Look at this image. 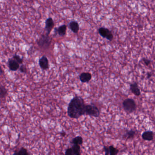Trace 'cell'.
I'll return each instance as SVG.
<instances>
[{"mask_svg": "<svg viewBox=\"0 0 155 155\" xmlns=\"http://www.w3.org/2000/svg\"><path fill=\"white\" fill-rule=\"evenodd\" d=\"M130 89L132 93L136 96L139 97L141 95V91L137 82L132 83L130 85Z\"/></svg>", "mask_w": 155, "mask_h": 155, "instance_id": "30bf717a", "label": "cell"}, {"mask_svg": "<svg viewBox=\"0 0 155 155\" xmlns=\"http://www.w3.org/2000/svg\"><path fill=\"white\" fill-rule=\"evenodd\" d=\"M54 22L53 20L51 17H49L46 19L45 21V27L44 29L46 31V34L49 35L51 31L54 26Z\"/></svg>", "mask_w": 155, "mask_h": 155, "instance_id": "8992f818", "label": "cell"}, {"mask_svg": "<svg viewBox=\"0 0 155 155\" xmlns=\"http://www.w3.org/2000/svg\"><path fill=\"white\" fill-rule=\"evenodd\" d=\"M7 65L9 69L13 72L16 71L19 68V64L13 58H10L8 59Z\"/></svg>", "mask_w": 155, "mask_h": 155, "instance_id": "52a82bcc", "label": "cell"}, {"mask_svg": "<svg viewBox=\"0 0 155 155\" xmlns=\"http://www.w3.org/2000/svg\"><path fill=\"white\" fill-rule=\"evenodd\" d=\"M123 109L126 112L132 113L137 109L136 102L133 99H126L122 103Z\"/></svg>", "mask_w": 155, "mask_h": 155, "instance_id": "3957f363", "label": "cell"}, {"mask_svg": "<svg viewBox=\"0 0 155 155\" xmlns=\"http://www.w3.org/2000/svg\"><path fill=\"white\" fill-rule=\"evenodd\" d=\"M4 74V71H3V69H2L1 67L0 66V75H2Z\"/></svg>", "mask_w": 155, "mask_h": 155, "instance_id": "484cf974", "label": "cell"}, {"mask_svg": "<svg viewBox=\"0 0 155 155\" xmlns=\"http://www.w3.org/2000/svg\"><path fill=\"white\" fill-rule=\"evenodd\" d=\"M153 135L152 131H146L142 133V138L145 141H151L153 140Z\"/></svg>", "mask_w": 155, "mask_h": 155, "instance_id": "4fadbf2b", "label": "cell"}, {"mask_svg": "<svg viewBox=\"0 0 155 155\" xmlns=\"http://www.w3.org/2000/svg\"><path fill=\"white\" fill-rule=\"evenodd\" d=\"M103 149H104V151H105V154L106 155H109V151L108 147L107 146H103Z\"/></svg>", "mask_w": 155, "mask_h": 155, "instance_id": "cb8c5ba5", "label": "cell"}, {"mask_svg": "<svg viewBox=\"0 0 155 155\" xmlns=\"http://www.w3.org/2000/svg\"><path fill=\"white\" fill-rule=\"evenodd\" d=\"M98 117L100 115V112L97 106L94 104L86 105L85 107L84 115Z\"/></svg>", "mask_w": 155, "mask_h": 155, "instance_id": "277c9868", "label": "cell"}, {"mask_svg": "<svg viewBox=\"0 0 155 155\" xmlns=\"http://www.w3.org/2000/svg\"><path fill=\"white\" fill-rule=\"evenodd\" d=\"M143 62H144V63L146 64V65H148L149 64H150L151 63V60H150L146 58H143Z\"/></svg>", "mask_w": 155, "mask_h": 155, "instance_id": "603a6c76", "label": "cell"}, {"mask_svg": "<svg viewBox=\"0 0 155 155\" xmlns=\"http://www.w3.org/2000/svg\"><path fill=\"white\" fill-rule=\"evenodd\" d=\"M109 151V155H117L119 153V150L114 147L113 146H110L108 147Z\"/></svg>", "mask_w": 155, "mask_h": 155, "instance_id": "ac0fdd59", "label": "cell"}, {"mask_svg": "<svg viewBox=\"0 0 155 155\" xmlns=\"http://www.w3.org/2000/svg\"><path fill=\"white\" fill-rule=\"evenodd\" d=\"M92 78V74L89 73H82L79 75L80 80L82 83L88 82Z\"/></svg>", "mask_w": 155, "mask_h": 155, "instance_id": "8fae6325", "label": "cell"}, {"mask_svg": "<svg viewBox=\"0 0 155 155\" xmlns=\"http://www.w3.org/2000/svg\"><path fill=\"white\" fill-rule=\"evenodd\" d=\"M14 154L18 155H28L29 154L28 153L27 149L23 147H21L19 151L15 152Z\"/></svg>", "mask_w": 155, "mask_h": 155, "instance_id": "d6986e66", "label": "cell"}, {"mask_svg": "<svg viewBox=\"0 0 155 155\" xmlns=\"http://www.w3.org/2000/svg\"><path fill=\"white\" fill-rule=\"evenodd\" d=\"M83 138L81 137V136H77L73 139L72 141H70V143L72 144L79 145H82L83 144Z\"/></svg>", "mask_w": 155, "mask_h": 155, "instance_id": "2e32d148", "label": "cell"}, {"mask_svg": "<svg viewBox=\"0 0 155 155\" xmlns=\"http://www.w3.org/2000/svg\"><path fill=\"white\" fill-rule=\"evenodd\" d=\"M52 38L46 34L41 36L38 40H37V44L41 49L43 50L48 49L51 44Z\"/></svg>", "mask_w": 155, "mask_h": 155, "instance_id": "7a4b0ae2", "label": "cell"}, {"mask_svg": "<svg viewBox=\"0 0 155 155\" xmlns=\"http://www.w3.org/2000/svg\"><path fill=\"white\" fill-rule=\"evenodd\" d=\"M39 64L41 69L43 70L48 69L49 68L48 60L45 55L42 56L39 59Z\"/></svg>", "mask_w": 155, "mask_h": 155, "instance_id": "ba28073f", "label": "cell"}, {"mask_svg": "<svg viewBox=\"0 0 155 155\" xmlns=\"http://www.w3.org/2000/svg\"><path fill=\"white\" fill-rule=\"evenodd\" d=\"M60 135H62V137H65V135H66V133H65V132H60Z\"/></svg>", "mask_w": 155, "mask_h": 155, "instance_id": "4316f807", "label": "cell"}, {"mask_svg": "<svg viewBox=\"0 0 155 155\" xmlns=\"http://www.w3.org/2000/svg\"><path fill=\"white\" fill-rule=\"evenodd\" d=\"M69 27L73 32L74 33H78L79 31V25L77 21H70L69 24Z\"/></svg>", "mask_w": 155, "mask_h": 155, "instance_id": "7c38bea8", "label": "cell"}, {"mask_svg": "<svg viewBox=\"0 0 155 155\" xmlns=\"http://www.w3.org/2000/svg\"><path fill=\"white\" fill-rule=\"evenodd\" d=\"M7 90L5 87L0 85V98H4L7 95Z\"/></svg>", "mask_w": 155, "mask_h": 155, "instance_id": "e0dca14e", "label": "cell"}, {"mask_svg": "<svg viewBox=\"0 0 155 155\" xmlns=\"http://www.w3.org/2000/svg\"><path fill=\"white\" fill-rule=\"evenodd\" d=\"M12 58L14 59L19 64H22L23 63V59L22 58H21L19 55L16 54H15L13 55Z\"/></svg>", "mask_w": 155, "mask_h": 155, "instance_id": "ffe728a7", "label": "cell"}, {"mask_svg": "<svg viewBox=\"0 0 155 155\" xmlns=\"http://www.w3.org/2000/svg\"><path fill=\"white\" fill-rule=\"evenodd\" d=\"M67 27L65 25H63L59 27L55 28V34L58 35L60 36H64L67 32Z\"/></svg>", "mask_w": 155, "mask_h": 155, "instance_id": "9c48e42d", "label": "cell"}, {"mask_svg": "<svg viewBox=\"0 0 155 155\" xmlns=\"http://www.w3.org/2000/svg\"><path fill=\"white\" fill-rule=\"evenodd\" d=\"M85 103L83 99L79 96H75L72 99L68 108V116L73 119H78L84 115Z\"/></svg>", "mask_w": 155, "mask_h": 155, "instance_id": "6da1fadb", "label": "cell"}, {"mask_svg": "<svg viewBox=\"0 0 155 155\" xmlns=\"http://www.w3.org/2000/svg\"><path fill=\"white\" fill-rule=\"evenodd\" d=\"M65 155H73V151H72L71 148H68L65 151Z\"/></svg>", "mask_w": 155, "mask_h": 155, "instance_id": "7402d4cb", "label": "cell"}, {"mask_svg": "<svg viewBox=\"0 0 155 155\" xmlns=\"http://www.w3.org/2000/svg\"><path fill=\"white\" fill-rule=\"evenodd\" d=\"M20 72L23 73H27V70L26 66L25 65L22 64L19 67Z\"/></svg>", "mask_w": 155, "mask_h": 155, "instance_id": "44dd1931", "label": "cell"}, {"mask_svg": "<svg viewBox=\"0 0 155 155\" xmlns=\"http://www.w3.org/2000/svg\"><path fill=\"white\" fill-rule=\"evenodd\" d=\"M136 132H137V131L132 130V129L129 130V131H127L126 133L123 135V137L125 138L127 140H128V139H132L135 137Z\"/></svg>", "mask_w": 155, "mask_h": 155, "instance_id": "5bb4252c", "label": "cell"}, {"mask_svg": "<svg viewBox=\"0 0 155 155\" xmlns=\"http://www.w3.org/2000/svg\"><path fill=\"white\" fill-rule=\"evenodd\" d=\"M99 33L102 37L112 41L113 38V35L108 29L105 27H101L98 30Z\"/></svg>", "mask_w": 155, "mask_h": 155, "instance_id": "5b68a950", "label": "cell"}, {"mask_svg": "<svg viewBox=\"0 0 155 155\" xmlns=\"http://www.w3.org/2000/svg\"><path fill=\"white\" fill-rule=\"evenodd\" d=\"M151 76H152V74L150 73V72H148L146 74V78H147V79L150 78H151Z\"/></svg>", "mask_w": 155, "mask_h": 155, "instance_id": "d4e9b609", "label": "cell"}, {"mask_svg": "<svg viewBox=\"0 0 155 155\" xmlns=\"http://www.w3.org/2000/svg\"><path fill=\"white\" fill-rule=\"evenodd\" d=\"M70 148L72 149L73 155H81V147H80V145L73 144V146L70 147Z\"/></svg>", "mask_w": 155, "mask_h": 155, "instance_id": "9a60e30c", "label": "cell"}]
</instances>
